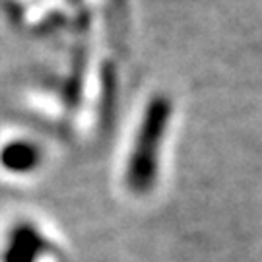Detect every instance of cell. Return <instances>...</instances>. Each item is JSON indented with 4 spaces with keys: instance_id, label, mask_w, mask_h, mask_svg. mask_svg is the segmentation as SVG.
Segmentation results:
<instances>
[{
    "instance_id": "cell-3",
    "label": "cell",
    "mask_w": 262,
    "mask_h": 262,
    "mask_svg": "<svg viewBox=\"0 0 262 262\" xmlns=\"http://www.w3.org/2000/svg\"><path fill=\"white\" fill-rule=\"evenodd\" d=\"M2 165L12 173H29L39 165L41 150L35 144L26 140H18L8 144L0 154Z\"/></svg>"
},
{
    "instance_id": "cell-2",
    "label": "cell",
    "mask_w": 262,
    "mask_h": 262,
    "mask_svg": "<svg viewBox=\"0 0 262 262\" xmlns=\"http://www.w3.org/2000/svg\"><path fill=\"white\" fill-rule=\"evenodd\" d=\"M55 253L56 247L37 225L31 222H18L8 231L2 262H39Z\"/></svg>"
},
{
    "instance_id": "cell-1",
    "label": "cell",
    "mask_w": 262,
    "mask_h": 262,
    "mask_svg": "<svg viewBox=\"0 0 262 262\" xmlns=\"http://www.w3.org/2000/svg\"><path fill=\"white\" fill-rule=\"evenodd\" d=\"M171 113V101L163 95H158L146 105V111L142 115L124 171V183L136 196L150 194L158 183L159 156L167 136Z\"/></svg>"
}]
</instances>
